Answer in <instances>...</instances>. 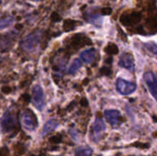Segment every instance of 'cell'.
I'll return each instance as SVG.
<instances>
[{"label": "cell", "mask_w": 157, "mask_h": 156, "mask_svg": "<svg viewBox=\"0 0 157 156\" xmlns=\"http://www.w3.org/2000/svg\"><path fill=\"white\" fill-rule=\"evenodd\" d=\"M22 124L23 127L29 131H32L36 129L37 126V120L33 113L29 110H26L22 114Z\"/></svg>", "instance_id": "cell-5"}, {"label": "cell", "mask_w": 157, "mask_h": 156, "mask_svg": "<svg viewBox=\"0 0 157 156\" xmlns=\"http://www.w3.org/2000/svg\"><path fill=\"white\" fill-rule=\"evenodd\" d=\"M144 46H145V48H146L150 52H152V53L155 54V55L156 54L157 46L156 44H155V42H148V43H145Z\"/></svg>", "instance_id": "cell-17"}, {"label": "cell", "mask_w": 157, "mask_h": 156, "mask_svg": "<svg viewBox=\"0 0 157 156\" xmlns=\"http://www.w3.org/2000/svg\"><path fill=\"white\" fill-rule=\"evenodd\" d=\"M58 126V123L57 121L53 120H51L49 121H47L45 123V125L43 126V129H42V133L43 134H46V133H49V132H52Z\"/></svg>", "instance_id": "cell-12"}, {"label": "cell", "mask_w": 157, "mask_h": 156, "mask_svg": "<svg viewBox=\"0 0 157 156\" xmlns=\"http://www.w3.org/2000/svg\"><path fill=\"white\" fill-rule=\"evenodd\" d=\"M16 124H17L16 117L13 114V112L8 109L3 114L0 120V131L3 133H8L13 131Z\"/></svg>", "instance_id": "cell-1"}, {"label": "cell", "mask_w": 157, "mask_h": 156, "mask_svg": "<svg viewBox=\"0 0 157 156\" xmlns=\"http://www.w3.org/2000/svg\"><path fill=\"white\" fill-rule=\"evenodd\" d=\"M105 118L107 121L112 126L115 127L119 124L120 122V117H121V112L117 109H107L105 110Z\"/></svg>", "instance_id": "cell-8"}, {"label": "cell", "mask_w": 157, "mask_h": 156, "mask_svg": "<svg viewBox=\"0 0 157 156\" xmlns=\"http://www.w3.org/2000/svg\"><path fill=\"white\" fill-rule=\"evenodd\" d=\"M111 11H112V9L110 7H104L101 9V14L102 15H110Z\"/></svg>", "instance_id": "cell-18"}, {"label": "cell", "mask_w": 157, "mask_h": 156, "mask_svg": "<svg viewBox=\"0 0 157 156\" xmlns=\"http://www.w3.org/2000/svg\"><path fill=\"white\" fill-rule=\"evenodd\" d=\"M119 65L122 68L129 70V71H133L134 63H133L132 56L130 53H123L120 58Z\"/></svg>", "instance_id": "cell-9"}, {"label": "cell", "mask_w": 157, "mask_h": 156, "mask_svg": "<svg viewBox=\"0 0 157 156\" xmlns=\"http://www.w3.org/2000/svg\"><path fill=\"white\" fill-rule=\"evenodd\" d=\"M93 151L89 147H79L75 150V156H91Z\"/></svg>", "instance_id": "cell-14"}, {"label": "cell", "mask_w": 157, "mask_h": 156, "mask_svg": "<svg viewBox=\"0 0 157 156\" xmlns=\"http://www.w3.org/2000/svg\"><path fill=\"white\" fill-rule=\"evenodd\" d=\"M32 104L38 110H42L44 108V94L42 88L36 85L32 88Z\"/></svg>", "instance_id": "cell-4"}, {"label": "cell", "mask_w": 157, "mask_h": 156, "mask_svg": "<svg viewBox=\"0 0 157 156\" xmlns=\"http://www.w3.org/2000/svg\"><path fill=\"white\" fill-rule=\"evenodd\" d=\"M14 22V17L12 16H4L0 17V30L5 29L12 25Z\"/></svg>", "instance_id": "cell-11"}, {"label": "cell", "mask_w": 157, "mask_h": 156, "mask_svg": "<svg viewBox=\"0 0 157 156\" xmlns=\"http://www.w3.org/2000/svg\"><path fill=\"white\" fill-rule=\"evenodd\" d=\"M32 1H39V0H32Z\"/></svg>", "instance_id": "cell-19"}, {"label": "cell", "mask_w": 157, "mask_h": 156, "mask_svg": "<svg viewBox=\"0 0 157 156\" xmlns=\"http://www.w3.org/2000/svg\"><path fill=\"white\" fill-rule=\"evenodd\" d=\"M40 37H41V32L40 30H36L30 33L29 35H28L23 39V40L21 41V47L27 51H32L38 46Z\"/></svg>", "instance_id": "cell-2"}, {"label": "cell", "mask_w": 157, "mask_h": 156, "mask_svg": "<svg viewBox=\"0 0 157 156\" xmlns=\"http://www.w3.org/2000/svg\"><path fill=\"white\" fill-rule=\"evenodd\" d=\"M93 130L95 134H99L106 130V125L100 119H97L93 125Z\"/></svg>", "instance_id": "cell-13"}, {"label": "cell", "mask_w": 157, "mask_h": 156, "mask_svg": "<svg viewBox=\"0 0 157 156\" xmlns=\"http://www.w3.org/2000/svg\"><path fill=\"white\" fill-rule=\"evenodd\" d=\"M116 88L117 91L123 96H128L135 92L137 86L132 82H129L122 78H119L116 82Z\"/></svg>", "instance_id": "cell-3"}, {"label": "cell", "mask_w": 157, "mask_h": 156, "mask_svg": "<svg viewBox=\"0 0 157 156\" xmlns=\"http://www.w3.org/2000/svg\"><path fill=\"white\" fill-rule=\"evenodd\" d=\"M88 21L96 26H100L102 24V18L98 15H90L88 17Z\"/></svg>", "instance_id": "cell-16"}, {"label": "cell", "mask_w": 157, "mask_h": 156, "mask_svg": "<svg viewBox=\"0 0 157 156\" xmlns=\"http://www.w3.org/2000/svg\"><path fill=\"white\" fill-rule=\"evenodd\" d=\"M141 17H142V14L140 12H136V11L126 12L121 16V21L124 25H133L135 23H138Z\"/></svg>", "instance_id": "cell-7"}, {"label": "cell", "mask_w": 157, "mask_h": 156, "mask_svg": "<svg viewBox=\"0 0 157 156\" xmlns=\"http://www.w3.org/2000/svg\"><path fill=\"white\" fill-rule=\"evenodd\" d=\"M81 59L86 63H91L96 57V50L95 49H87L81 52Z\"/></svg>", "instance_id": "cell-10"}, {"label": "cell", "mask_w": 157, "mask_h": 156, "mask_svg": "<svg viewBox=\"0 0 157 156\" xmlns=\"http://www.w3.org/2000/svg\"><path fill=\"white\" fill-rule=\"evenodd\" d=\"M144 78L150 93L152 94L153 97L155 99L157 97V81L155 74L153 72H147L145 73Z\"/></svg>", "instance_id": "cell-6"}, {"label": "cell", "mask_w": 157, "mask_h": 156, "mask_svg": "<svg viewBox=\"0 0 157 156\" xmlns=\"http://www.w3.org/2000/svg\"><path fill=\"white\" fill-rule=\"evenodd\" d=\"M80 67H81V61L79 59H75L69 66L68 73L70 74H74L75 73H76V71L79 70Z\"/></svg>", "instance_id": "cell-15"}]
</instances>
